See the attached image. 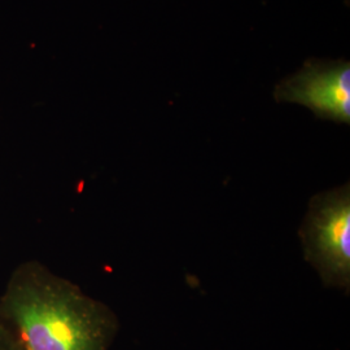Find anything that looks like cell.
<instances>
[{"mask_svg": "<svg viewBox=\"0 0 350 350\" xmlns=\"http://www.w3.org/2000/svg\"><path fill=\"white\" fill-rule=\"evenodd\" d=\"M274 98L304 105L319 118L349 125V62L308 60L297 73L278 83Z\"/></svg>", "mask_w": 350, "mask_h": 350, "instance_id": "obj_3", "label": "cell"}, {"mask_svg": "<svg viewBox=\"0 0 350 350\" xmlns=\"http://www.w3.org/2000/svg\"><path fill=\"white\" fill-rule=\"evenodd\" d=\"M305 261L325 287L350 289L349 183L319 192L309 201L300 227Z\"/></svg>", "mask_w": 350, "mask_h": 350, "instance_id": "obj_2", "label": "cell"}, {"mask_svg": "<svg viewBox=\"0 0 350 350\" xmlns=\"http://www.w3.org/2000/svg\"><path fill=\"white\" fill-rule=\"evenodd\" d=\"M0 350H23L3 325H0Z\"/></svg>", "mask_w": 350, "mask_h": 350, "instance_id": "obj_4", "label": "cell"}, {"mask_svg": "<svg viewBox=\"0 0 350 350\" xmlns=\"http://www.w3.org/2000/svg\"><path fill=\"white\" fill-rule=\"evenodd\" d=\"M0 325L23 350H109L117 314L38 260L13 269L0 295Z\"/></svg>", "mask_w": 350, "mask_h": 350, "instance_id": "obj_1", "label": "cell"}]
</instances>
